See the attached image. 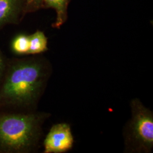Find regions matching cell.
Wrapping results in <instances>:
<instances>
[{
    "instance_id": "obj_1",
    "label": "cell",
    "mask_w": 153,
    "mask_h": 153,
    "mask_svg": "<svg viewBox=\"0 0 153 153\" xmlns=\"http://www.w3.org/2000/svg\"><path fill=\"white\" fill-rule=\"evenodd\" d=\"M43 79V68L38 62L28 61L16 64L6 78L1 97L13 103L30 104L38 96Z\"/></svg>"
},
{
    "instance_id": "obj_2",
    "label": "cell",
    "mask_w": 153,
    "mask_h": 153,
    "mask_svg": "<svg viewBox=\"0 0 153 153\" xmlns=\"http://www.w3.org/2000/svg\"><path fill=\"white\" fill-rule=\"evenodd\" d=\"M38 119L33 115L5 116L0 119V145L10 150H23L35 142Z\"/></svg>"
},
{
    "instance_id": "obj_3",
    "label": "cell",
    "mask_w": 153,
    "mask_h": 153,
    "mask_svg": "<svg viewBox=\"0 0 153 153\" xmlns=\"http://www.w3.org/2000/svg\"><path fill=\"white\" fill-rule=\"evenodd\" d=\"M131 118L126 136L128 146L137 152H150L153 147V115L136 99L131 101Z\"/></svg>"
},
{
    "instance_id": "obj_4",
    "label": "cell",
    "mask_w": 153,
    "mask_h": 153,
    "mask_svg": "<svg viewBox=\"0 0 153 153\" xmlns=\"http://www.w3.org/2000/svg\"><path fill=\"white\" fill-rule=\"evenodd\" d=\"M74 138L71 126L66 123L53 126L44 140V153H62L71 149Z\"/></svg>"
},
{
    "instance_id": "obj_5",
    "label": "cell",
    "mask_w": 153,
    "mask_h": 153,
    "mask_svg": "<svg viewBox=\"0 0 153 153\" xmlns=\"http://www.w3.org/2000/svg\"><path fill=\"white\" fill-rule=\"evenodd\" d=\"M71 0H43V6L52 8L56 13V19L53 26L60 28L68 19V7Z\"/></svg>"
},
{
    "instance_id": "obj_6",
    "label": "cell",
    "mask_w": 153,
    "mask_h": 153,
    "mask_svg": "<svg viewBox=\"0 0 153 153\" xmlns=\"http://www.w3.org/2000/svg\"><path fill=\"white\" fill-rule=\"evenodd\" d=\"M19 9L18 0H0V26L13 21Z\"/></svg>"
},
{
    "instance_id": "obj_7",
    "label": "cell",
    "mask_w": 153,
    "mask_h": 153,
    "mask_svg": "<svg viewBox=\"0 0 153 153\" xmlns=\"http://www.w3.org/2000/svg\"><path fill=\"white\" fill-rule=\"evenodd\" d=\"M30 47L28 54H38L47 51V38L44 33L37 31L29 36Z\"/></svg>"
},
{
    "instance_id": "obj_8",
    "label": "cell",
    "mask_w": 153,
    "mask_h": 153,
    "mask_svg": "<svg viewBox=\"0 0 153 153\" xmlns=\"http://www.w3.org/2000/svg\"><path fill=\"white\" fill-rule=\"evenodd\" d=\"M30 47V38L26 35H19L14 39L12 48L18 54H28Z\"/></svg>"
},
{
    "instance_id": "obj_9",
    "label": "cell",
    "mask_w": 153,
    "mask_h": 153,
    "mask_svg": "<svg viewBox=\"0 0 153 153\" xmlns=\"http://www.w3.org/2000/svg\"><path fill=\"white\" fill-rule=\"evenodd\" d=\"M28 9L31 10H36L43 6V0H25Z\"/></svg>"
},
{
    "instance_id": "obj_10",
    "label": "cell",
    "mask_w": 153,
    "mask_h": 153,
    "mask_svg": "<svg viewBox=\"0 0 153 153\" xmlns=\"http://www.w3.org/2000/svg\"><path fill=\"white\" fill-rule=\"evenodd\" d=\"M2 68H3V62H2V60L0 55V76L2 74Z\"/></svg>"
}]
</instances>
